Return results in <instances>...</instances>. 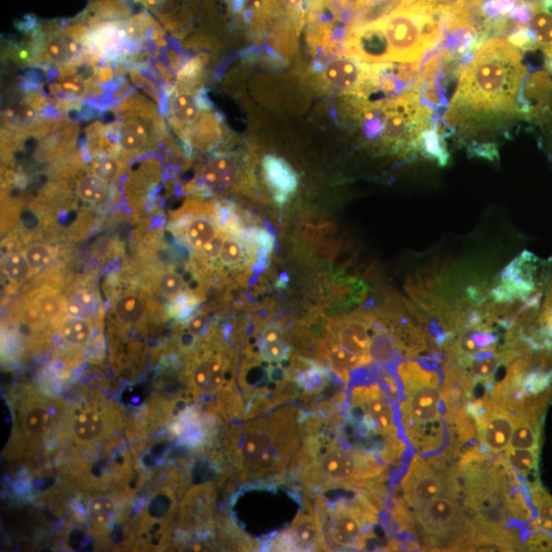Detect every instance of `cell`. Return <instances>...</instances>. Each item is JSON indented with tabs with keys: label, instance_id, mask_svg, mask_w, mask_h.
Segmentation results:
<instances>
[{
	"label": "cell",
	"instance_id": "cell-1",
	"mask_svg": "<svg viewBox=\"0 0 552 552\" xmlns=\"http://www.w3.org/2000/svg\"><path fill=\"white\" fill-rule=\"evenodd\" d=\"M340 426L305 410L302 444L289 470L291 480L304 493L359 490L389 481L388 466L378 457L347 445Z\"/></svg>",
	"mask_w": 552,
	"mask_h": 552
},
{
	"label": "cell",
	"instance_id": "cell-2",
	"mask_svg": "<svg viewBox=\"0 0 552 552\" xmlns=\"http://www.w3.org/2000/svg\"><path fill=\"white\" fill-rule=\"evenodd\" d=\"M304 408L296 402L275 407L227 433L226 447L238 479L250 486L287 482L303 440Z\"/></svg>",
	"mask_w": 552,
	"mask_h": 552
},
{
	"label": "cell",
	"instance_id": "cell-3",
	"mask_svg": "<svg viewBox=\"0 0 552 552\" xmlns=\"http://www.w3.org/2000/svg\"><path fill=\"white\" fill-rule=\"evenodd\" d=\"M397 403L381 378V365L352 373L340 434L344 442L400 468L407 445L401 435Z\"/></svg>",
	"mask_w": 552,
	"mask_h": 552
},
{
	"label": "cell",
	"instance_id": "cell-4",
	"mask_svg": "<svg viewBox=\"0 0 552 552\" xmlns=\"http://www.w3.org/2000/svg\"><path fill=\"white\" fill-rule=\"evenodd\" d=\"M527 73L520 51L510 41L489 38L460 73L451 105L484 115H513Z\"/></svg>",
	"mask_w": 552,
	"mask_h": 552
},
{
	"label": "cell",
	"instance_id": "cell-5",
	"mask_svg": "<svg viewBox=\"0 0 552 552\" xmlns=\"http://www.w3.org/2000/svg\"><path fill=\"white\" fill-rule=\"evenodd\" d=\"M395 366L404 438L422 456L438 453L447 440L440 373L425 360L407 359Z\"/></svg>",
	"mask_w": 552,
	"mask_h": 552
},
{
	"label": "cell",
	"instance_id": "cell-6",
	"mask_svg": "<svg viewBox=\"0 0 552 552\" xmlns=\"http://www.w3.org/2000/svg\"><path fill=\"white\" fill-rule=\"evenodd\" d=\"M312 496L330 550H362L376 538L381 512L362 490L329 489Z\"/></svg>",
	"mask_w": 552,
	"mask_h": 552
},
{
	"label": "cell",
	"instance_id": "cell-7",
	"mask_svg": "<svg viewBox=\"0 0 552 552\" xmlns=\"http://www.w3.org/2000/svg\"><path fill=\"white\" fill-rule=\"evenodd\" d=\"M376 25L388 44L390 63L422 61L442 41L443 11L416 2L402 5Z\"/></svg>",
	"mask_w": 552,
	"mask_h": 552
},
{
	"label": "cell",
	"instance_id": "cell-8",
	"mask_svg": "<svg viewBox=\"0 0 552 552\" xmlns=\"http://www.w3.org/2000/svg\"><path fill=\"white\" fill-rule=\"evenodd\" d=\"M410 512L411 533L426 550L460 551L471 535V523L456 497L441 496Z\"/></svg>",
	"mask_w": 552,
	"mask_h": 552
},
{
	"label": "cell",
	"instance_id": "cell-9",
	"mask_svg": "<svg viewBox=\"0 0 552 552\" xmlns=\"http://www.w3.org/2000/svg\"><path fill=\"white\" fill-rule=\"evenodd\" d=\"M233 355L220 343L203 347L189 370L190 393L197 398L216 397L223 416H232L235 395Z\"/></svg>",
	"mask_w": 552,
	"mask_h": 552
},
{
	"label": "cell",
	"instance_id": "cell-10",
	"mask_svg": "<svg viewBox=\"0 0 552 552\" xmlns=\"http://www.w3.org/2000/svg\"><path fill=\"white\" fill-rule=\"evenodd\" d=\"M437 458L414 456L400 482V497L410 511L441 496L458 497L460 492L458 468H449L441 454Z\"/></svg>",
	"mask_w": 552,
	"mask_h": 552
},
{
	"label": "cell",
	"instance_id": "cell-11",
	"mask_svg": "<svg viewBox=\"0 0 552 552\" xmlns=\"http://www.w3.org/2000/svg\"><path fill=\"white\" fill-rule=\"evenodd\" d=\"M311 496L303 492L302 506L289 527L276 532L263 544L268 551H331L324 523Z\"/></svg>",
	"mask_w": 552,
	"mask_h": 552
},
{
	"label": "cell",
	"instance_id": "cell-12",
	"mask_svg": "<svg viewBox=\"0 0 552 552\" xmlns=\"http://www.w3.org/2000/svg\"><path fill=\"white\" fill-rule=\"evenodd\" d=\"M546 267L534 254L525 251L504 268L500 281L491 291L494 302L525 301L542 295Z\"/></svg>",
	"mask_w": 552,
	"mask_h": 552
},
{
	"label": "cell",
	"instance_id": "cell-13",
	"mask_svg": "<svg viewBox=\"0 0 552 552\" xmlns=\"http://www.w3.org/2000/svg\"><path fill=\"white\" fill-rule=\"evenodd\" d=\"M376 316L368 311H356L348 316L333 319L318 343L333 344L359 358L363 366L373 362L371 347Z\"/></svg>",
	"mask_w": 552,
	"mask_h": 552
},
{
	"label": "cell",
	"instance_id": "cell-14",
	"mask_svg": "<svg viewBox=\"0 0 552 552\" xmlns=\"http://www.w3.org/2000/svg\"><path fill=\"white\" fill-rule=\"evenodd\" d=\"M467 410L476 421L478 439L485 450L499 454L510 447L517 422L515 414L488 397L469 405Z\"/></svg>",
	"mask_w": 552,
	"mask_h": 552
},
{
	"label": "cell",
	"instance_id": "cell-15",
	"mask_svg": "<svg viewBox=\"0 0 552 552\" xmlns=\"http://www.w3.org/2000/svg\"><path fill=\"white\" fill-rule=\"evenodd\" d=\"M164 95L166 106L163 114L182 138L197 124L203 113L210 110L209 100L201 91L196 95L192 89L170 84L165 87Z\"/></svg>",
	"mask_w": 552,
	"mask_h": 552
},
{
	"label": "cell",
	"instance_id": "cell-16",
	"mask_svg": "<svg viewBox=\"0 0 552 552\" xmlns=\"http://www.w3.org/2000/svg\"><path fill=\"white\" fill-rule=\"evenodd\" d=\"M115 413L105 405H87L76 409L70 420V441L78 447L102 442L115 430Z\"/></svg>",
	"mask_w": 552,
	"mask_h": 552
},
{
	"label": "cell",
	"instance_id": "cell-17",
	"mask_svg": "<svg viewBox=\"0 0 552 552\" xmlns=\"http://www.w3.org/2000/svg\"><path fill=\"white\" fill-rule=\"evenodd\" d=\"M215 490L205 484L194 487L184 499L180 511V528L189 535H210L212 529V506Z\"/></svg>",
	"mask_w": 552,
	"mask_h": 552
},
{
	"label": "cell",
	"instance_id": "cell-18",
	"mask_svg": "<svg viewBox=\"0 0 552 552\" xmlns=\"http://www.w3.org/2000/svg\"><path fill=\"white\" fill-rule=\"evenodd\" d=\"M519 112L540 123H547L552 114V72L547 68L533 73L518 99Z\"/></svg>",
	"mask_w": 552,
	"mask_h": 552
},
{
	"label": "cell",
	"instance_id": "cell-19",
	"mask_svg": "<svg viewBox=\"0 0 552 552\" xmlns=\"http://www.w3.org/2000/svg\"><path fill=\"white\" fill-rule=\"evenodd\" d=\"M17 419L21 437L29 442H38L54 429L55 412L43 397L29 395L21 401Z\"/></svg>",
	"mask_w": 552,
	"mask_h": 552
},
{
	"label": "cell",
	"instance_id": "cell-20",
	"mask_svg": "<svg viewBox=\"0 0 552 552\" xmlns=\"http://www.w3.org/2000/svg\"><path fill=\"white\" fill-rule=\"evenodd\" d=\"M214 426L215 423L210 417V413L192 407L181 412L173 426V432L183 445L199 448L213 438Z\"/></svg>",
	"mask_w": 552,
	"mask_h": 552
},
{
	"label": "cell",
	"instance_id": "cell-21",
	"mask_svg": "<svg viewBox=\"0 0 552 552\" xmlns=\"http://www.w3.org/2000/svg\"><path fill=\"white\" fill-rule=\"evenodd\" d=\"M262 168L267 186L274 195L275 203L281 206L288 203L298 190V174L288 162L273 155L264 157Z\"/></svg>",
	"mask_w": 552,
	"mask_h": 552
},
{
	"label": "cell",
	"instance_id": "cell-22",
	"mask_svg": "<svg viewBox=\"0 0 552 552\" xmlns=\"http://www.w3.org/2000/svg\"><path fill=\"white\" fill-rule=\"evenodd\" d=\"M325 79L343 91L357 92L368 86L371 76V66L357 59L340 58L331 61L325 67Z\"/></svg>",
	"mask_w": 552,
	"mask_h": 552
},
{
	"label": "cell",
	"instance_id": "cell-23",
	"mask_svg": "<svg viewBox=\"0 0 552 552\" xmlns=\"http://www.w3.org/2000/svg\"><path fill=\"white\" fill-rule=\"evenodd\" d=\"M256 347L258 355L254 356L268 365H284L292 353L289 336L280 324L265 326L259 333Z\"/></svg>",
	"mask_w": 552,
	"mask_h": 552
},
{
	"label": "cell",
	"instance_id": "cell-24",
	"mask_svg": "<svg viewBox=\"0 0 552 552\" xmlns=\"http://www.w3.org/2000/svg\"><path fill=\"white\" fill-rule=\"evenodd\" d=\"M242 174L238 161L228 155H217L211 158L202 168L200 182L203 188L210 191L234 187Z\"/></svg>",
	"mask_w": 552,
	"mask_h": 552
},
{
	"label": "cell",
	"instance_id": "cell-25",
	"mask_svg": "<svg viewBox=\"0 0 552 552\" xmlns=\"http://www.w3.org/2000/svg\"><path fill=\"white\" fill-rule=\"evenodd\" d=\"M368 292L367 284L342 272L330 275L327 285V297L336 309L346 310L358 305Z\"/></svg>",
	"mask_w": 552,
	"mask_h": 552
},
{
	"label": "cell",
	"instance_id": "cell-26",
	"mask_svg": "<svg viewBox=\"0 0 552 552\" xmlns=\"http://www.w3.org/2000/svg\"><path fill=\"white\" fill-rule=\"evenodd\" d=\"M403 0H366L357 10L350 23V31L354 32L372 26L402 6Z\"/></svg>",
	"mask_w": 552,
	"mask_h": 552
},
{
	"label": "cell",
	"instance_id": "cell-27",
	"mask_svg": "<svg viewBox=\"0 0 552 552\" xmlns=\"http://www.w3.org/2000/svg\"><path fill=\"white\" fill-rule=\"evenodd\" d=\"M458 364L463 366L474 385L483 383L489 386L503 361L500 353H495L494 351L468 358L462 362H458Z\"/></svg>",
	"mask_w": 552,
	"mask_h": 552
},
{
	"label": "cell",
	"instance_id": "cell-28",
	"mask_svg": "<svg viewBox=\"0 0 552 552\" xmlns=\"http://www.w3.org/2000/svg\"><path fill=\"white\" fill-rule=\"evenodd\" d=\"M220 232L217 223L206 216H194L183 227V237L195 251L201 250Z\"/></svg>",
	"mask_w": 552,
	"mask_h": 552
},
{
	"label": "cell",
	"instance_id": "cell-29",
	"mask_svg": "<svg viewBox=\"0 0 552 552\" xmlns=\"http://www.w3.org/2000/svg\"><path fill=\"white\" fill-rule=\"evenodd\" d=\"M113 312L122 326L132 327L142 324L148 314V306L142 297L125 294L115 300Z\"/></svg>",
	"mask_w": 552,
	"mask_h": 552
},
{
	"label": "cell",
	"instance_id": "cell-30",
	"mask_svg": "<svg viewBox=\"0 0 552 552\" xmlns=\"http://www.w3.org/2000/svg\"><path fill=\"white\" fill-rule=\"evenodd\" d=\"M528 29L545 55L552 51V0L532 9Z\"/></svg>",
	"mask_w": 552,
	"mask_h": 552
},
{
	"label": "cell",
	"instance_id": "cell-31",
	"mask_svg": "<svg viewBox=\"0 0 552 552\" xmlns=\"http://www.w3.org/2000/svg\"><path fill=\"white\" fill-rule=\"evenodd\" d=\"M540 450L514 449L505 450L506 463L512 470L525 479L526 484L537 481Z\"/></svg>",
	"mask_w": 552,
	"mask_h": 552
},
{
	"label": "cell",
	"instance_id": "cell-32",
	"mask_svg": "<svg viewBox=\"0 0 552 552\" xmlns=\"http://www.w3.org/2000/svg\"><path fill=\"white\" fill-rule=\"evenodd\" d=\"M541 432L540 417L517 418L509 448L540 450Z\"/></svg>",
	"mask_w": 552,
	"mask_h": 552
},
{
	"label": "cell",
	"instance_id": "cell-33",
	"mask_svg": "<svg viewBox=\"0 0 552 552\" xmlns=\"http://www.w3.org/2000/svg\"><path fill=\"white\" fill-rule=\"evenodd\" d=\"M59 334L66 344L83 348L94 336V327L88 319L69 316L61 322Z\"/></svg>",
	"mask_w": 552,
	"mask_h": 552
},
{
	"label": "cell",
	"instance_id": "cell-34",
	"mask_svg": "<svg viewBox=\"0 0 552 552\" xmlns=\"http://www.w3.org/2000/svg\"><path fill=\"white\" fill-rule=\"evenodd\" d=\"M531 504L537 511L540 528L552 536V496L542 487L539 480L527 484Z\"/></svg>",
	"mask_w": 552,
	"mask_h": 552
},
{
	"label": "cell",
	"instance_id": "cell-35",
	"mask_svg": "<svg viewBox=\"0 0 552 552\" xmlns=\"http://www.w3.org/2000/svg\"><path fill=\"white\" fill-rule=\"evenodd\" d=\"M50 84L51 94L62 99L83 101L88 94L87 80L81 75H57Z\"/></svg>",
	"mask_w": 552,
	"mask_h": 552
},
{
	"label": "cell",
	"instance_id": "cell-36",
	"mask_svg": "<svg viewBox=\"0 0 552 552\" xmlns=\"http://www.w3.org/2000/svg\"><path fill=\"white\" fill-rule=\"evenodd\" d=\"M442 133L439 132L437 124L427 127L419 137L418 148L431 160L446 166L449 161V154L442 142Z\"/></svg>",
	"mask_w": 552,
	"mask_h": 552
},
{
	"label": "cell",
	"instance_id": "cell-37",
	"mask_svg": "<svg viewBox=\"0 0 552 552\" xmlns=\"http://www.w3.org/2000/svg\"><path fill=\"white\" fill-rule=\"evenodd\" d=\"M77 194L86 203L102 204L109 195L108 183L92 173L86 174L77 181Z\"/></svg>",
	"mask_w": 552,
	"mask_h": 552
},
{
	"label": "cell",
	"instance_id": "cell-38",
	"mask_svg": "<svg viewBox=\"0 0 552 552\" xmlns=\"http://www.w3.org/2000/svg\"><path fill=\"white\" fill-rule=\"evenodd\" d=\"M100 309V300L95 293L81 290L73 294L67 301L66 314L71 317L89 319Z\"/></svg>",
	"mask_w": 552,
	"mask_h": 552
},
{
	"label": "cell",
	"instance_id": "cell-39",
	"mask_svg": "<svg viewBox=\"0 0 552 552\" xmlns=\"http://www.w3.org/2000/svg\"><path fill=\"white\" fill-rule=\"evenodd\" d=\"M115 510L116 506L111 498H98L89 504L88 519L92 526L103 532L113 523Z\"/></svg>",
	"mask_w": 552,
	"mask_h": 552
},
{
	"label": "cell",
	"instance_id": "cell-40",
	"mask_svg": "<svg viewBox=\"0 0 552 552\" xmlns=\"http://www.w3.org/2000/svg\"><path fill=\"white\" fill-rule=\"evenodd\" d=\"M67 301L54 292L40 293L35 300L37 313L44 319L59 320L66 312Z\"/></svg>",
	"mask_w": 552,
	"mask_h": 552
},
{
	"label": "cell",
	"instance_id": "cell-41",
	"mask_svg": "<svg viewBox=\"0 0 552 552\" xmlns=\"http://www.w3.org/2000/svg\"><path fill=\"white\" fill-rule=\"evenodd\" d=\"M123 169V162L112 155L92 158L89 163L90 173L107 183L117 181L122 175Z\"/></svg>",
	"mask_w": 552,
	"mask_h": 552
},
{
	"label": "cell",
	"instance_id": "cell-42",
	"mask_svg": "<svg viewBox=\"0 0 552 552\" xmlns=\"http://www.w3.org/2000/svg\"><path fill=\"white\" fill-rule=\"evenodd\" d=\"M3 271L12 283L25 281L31 273V267L25 254L11 253L3 260Z\"/></svg>",
	"mask_w": 552,
	"mask_h": 552
},
{
	"label": "cell",
	"instance_id": "cell-43",
	"mask_svg": "<svg viewBox=\"0 0 552 552\" xmlns=\"http://www.w3.org/2000/svg\"><path fill=\"white\" fill-rule=\"evenodd\" d=\"M184 287H186V281L174 270L163 272L158 280L159 292L168 299L178 298Z\"/></svg>",
	"mask_w": 552,
	"mask_h": 552
},
{
	"label": "cell",
	"instance_id": "cell-44",
	"mask_svg": "<svg viewBox=\"0 0 552 552\" xmlns=\"http://www.w3.org/2000/svg\"><path fill=\"white\" fill-rule=\"evenodd\" d=\"M538 329L549 346H552V282L547 288L541 309L537 317Z\"/></svg>",
	"mask_w": 552,
	"mask_h": 552
},
{
	"label": "cell",
	"instance_id": "cell-45",
	"mask_svg": "<svg viewBox=\"0 0 552 552\" xmlns=\"http://www.w3.org/2000/svg\"><path fill=\"white\" fill-rule=\"evenodd\" d=\"M33 272L48 267L54 259V250L45 245H32L24 253Z\"/></svg>",
	"mask_w": 552,
	"mask_h": 552
},
{
	"label": "cell",
	"instance_id": "cell-46",
	"mask_svg": "<svg viewBox=\"0 0 552 552\" xmlns=\"http://www.w3.org/2000/svg\"><path fill=\"white\" fill-rule=\"evenodd\" d=\"M227 232H223V230H220V232L217 234L215 238H213L202 250L201 254L205 260L208 261H215L218 260L219 255L221 253L224 241L227 237Z\"/></svg>",
	"mask_w": 552,
	"mask_h": 552
},
{
	"label": "cell",
	"instance_id": "cell-47",
	"mask_svg": "<svg viewBox=\"0 0 552 552\" xmlns=\"http://www.w3.org/2000/svg\"><path fill=\"white\" fill-rule=\"evenodd\" d=\"M526 547L531 551H552V536L545 532H537L526 540Z\"/></svg>",
	"mask_w": 552,
	"mask_h": 552
},
{
	"label": "cell",
	"instance_id": "cell-48",
	"mask_svg": "<svg viewBox=\"0 0 552 552\" xmlns=\"http://www.w3.org/2000/svg\"><path fill=\"white\" fill-rule=\"evenodd\" d=\"M197 304L198 300L194 297L181 296L172 308L173 314L179 317H186L193 312Z\"/></svg>",
	"mask_w": 552,
	"mask_h": 552
},
{
	"label": "cell",
	"instance_id": "cell-49",
	"mask_svg": "<svg viewBox=\"0 0 552 552\" xmlns=\"http://www.w3.org/2000/svg\"><path fill=\"white\" fill-rule=\"evenodd\" d=\"M210 316L207 314H198L192 318L189 324L190 334L193 337L199 336L209 324Z\"/></svg>",
	"mask_w": 552,
	"mask_h": 552
},
{
	"label": "cell",
	"instance_id": "cell-50",
	"mask_svg": "<svg viewBox=\"0 0 552 552\" xmlns=\"http://www.w3.org/2000/svg\"><path fill=\"white\" fill-rule=\"evenodd\" d=\"M282 4L290 11L298 12L301 10L303 0H281Z\"/></svg>",
	"mask_w": 552,
	"mask_h": 552
}]
</instances>
